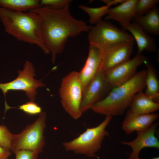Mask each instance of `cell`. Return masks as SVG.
Here are the masks:
<instances>
[{
  "mask_svg": "<svg viewBox=\"0 0 159 159\" xmlns=\"http://www.w3.org/2000/svg\"><path fill=\"white\" fill-rule=\"evenodd\" d=\"M69 4L60 10L42 6L30 10L38 14L42 18L43 39L51 54L53 63L57 55L63 51L69 37H75L83 32H88L91 27L85 22L72 16Z\"/></svg>",
  "mask_w": 159,
  "mask_h": 159,
  "instance_id": "1",
  "label": "cell"
},
{
  "mask_svg": "<svg viewBox=\"0 0 159 159\" xmlns=\"http://www.w3.org/2000/svg\"><path fill=\"white\" fill-rule=\"evenodd\" d=\"M0 20L5 32L17 40L35 45L45 54L50 53L42 34V19L35 12H17L0 6Z\"/></svg>",
  "mask_w": 159,
  "mask_h": 159,
  "instance_id": "2",
  "label": "cell"
},
{
  "mask_svg": "<svg viewBox=\"0 0 159 159\" xmlns=\"http://www.w3.org/2000/svg\"><path fill=\"white\" fill-rule=\"evenodd\" d=\"M147 69L136 74L122 85L112 88L103 99L92 107L95 112L107 116L122 114L130 107L135 95L145 88Z\"/></svg>",
  "mask_w": 159,
  "mask_h": 159,
  "instance_id": "3",
  "label": "cell"
},
{
  "mask_svg": "<svg viewBox=\"0 0 159 159\" xmlns=\"http://www.w3.org/2000/svg\"><path fill=\"white\" fill-rule=\"evenodd\" d=\"M112 117L106 116L105 120L98 126L87 128L72 140L63 142L65 150L89 157L95 156V153L101 148L105 137L109 135L106 128Z\"/></svg>",
  "mask_w": 159,
  "mask_h": 159,
  "instance_id": "4",
  "label": "cell"
},
{
  "mask_svg": "<svg viewBox=\"0 0 159 159\" xmlns=\"http://www.w3.org/2000/svg\"><path fill=\"white\" fill-rule=\"evenodd\" d=\"M46 117V113L42 112L34 122L28 125L20 133L14 134L11 152L14 153L25 150L42 152L45 144L44 132Z\"/></svg>",
  "mask_w": 159,
  "mask_h": 159,
  "instance_id": "5",
  "label": "cell"
},
{
  "mask_svg": "<svg viewBox=\"0 0 159 159\" xmlns=\"http://www.w3.org/2000/svg\"><path fill=\"white\" fill-rule=\"evenodd\" d=\"M59 93L65 111L73 118H80L82 114L81 105L83 90L78 72L72 71L63 78Z\"/></svg>",
  "mask_w": 159,
  "mask_h": 159,
  "instance_id": "6",
  "label": "cell"
},
{
  "mask_svg": "<svg viewBox=\"0 0 159 159\" xmlns=\"http://www.w3.org/2000/svg\"><path fill=\"white\" fill-rule=\"evenodd\" d=\"M89 43L97 45L102 49L124 41H134L131 35L105 20L101 19L88 31Z\"/></svg>",
  "mask_w": 159,
  "mask_h": 159,
  "instance_id": "7",
  "label": "cell"
},
{
  "mask_svg": "<svg viewBox=\"0 0 159 159\" xmlns=\"http://www.w3.org/2000/svg\"><path fill=\"white\" fill-rule=\"evenodd\" d=\"M19 75L12 81L6 83H0V89L4 96L5 109L9 106L6 101V94L10 90L22 91L25 93L30 101H34L37 94V89L40 87H44L42 80H36L34 77L36 75L35 68L32 63L28 61L25 63L22 70H18Z\"/></svg>",
  "mask_w": 159,
  "mask_h": 159,
  "instance_id": "8",
  "label": "cell"
},
{
  "mask_svg": "<svg viewBox=\"0 0 159 159\" xmlns=\"http://www.w3.org/2000/svg\"><path fill=\"white\" fill-rule=\"evenodd\" d=\"M148 60L141 54L132 59L103 72L104 77L112 88L126 82L136 74L138 67Z\"/></svg>",
  "mask_w": 159,
  "mask_h": 159,
  "instance_id": "9",
  "label": "cell"
},
{
  "mask_svg": "<svg viewBox=\"0 0 159 159\" xmlns=\"http://www.w3.org/2000/svg\"><path fill=\"white\" fill-rule=\"evenodd\" d=\"M112 88L105 79L103 72L99 70L83 92L81 110L83 113L96 102L105 97Z\"/></svg>",
  "mask_w": 159,
  "mask_h": 159,
  "instance_id": "10",
  "label": "cell"
},
{
  "mask_svg": "<svg viewBox=\"0 0 159 159\" xmlns=\"http://www.w3.org/2000/svg\"><path fill=\"white\" fill-rule=\"evenodd\" d=\"M134 41L122 42L103 49V56L99 70L104 72L130 59Z\"/></svg>",
  "mask_w": 159,
  "mask_h": 159,
  "instance_id": "11",
  "label": "cell"
},
{
  "mask_svg": "<svg viewBox=\"0 0 159 159\" xmlns=\"http://www.w3.org/2000/svg\"><path fill=\"white\" fill-rule=\"evenodd\" d=\"M103 56V49L99 46L89 43V52L85 64L78 72L83 92L99 71Z\"/></svg>",
  "mask_w": 159,
  "mask_h": 159,
  "instance_id": "12",
  "label": "cell"
},
{
  "mask_svg": "<svg viewBox=\"0 0 159 159\" xmlns=\"http://www.w3.org/2000/svg\"><path fill=\"white\" fill-rule=\"evenodd\" d=\"M158 125V122L153 123L147 129L137 132V136L132 141L121 142L122 144L128 145L132 149V152L129 159L138 158L140 151L144 148H154L159 149V142L155 135Z\"/></svg>",
  "mask_w": 159,
  "mask_h": 159,
  "instance_id": "13",
  "label": "cell"
},
{
  "mask_svg": "<svg viewBox=\"0 0 159 159\" xmlns=\"http://www.w3.org/2000/svg\"><path fill=\"white\" fill-rule=\"evenodd\" d=\"M159 116L158 114L155 113L138 114L133 112L130 109L122 122V129L127 135L130 134L135 131L145 130L152 125Z\"/></svg>",
  "mask_w": 159,
  "mask_h": 159,
  "instance_id": "14",
  "label": "cell"
},
{
  "mask_svg": "<svg viewBox=\"0 0 159 159\" xmlns=\"http://www.w3.org/2000/svg\"><path fill=\"white\" fill-rule=\"evenodd\" d=\"M123 28L129 31L138 47L137 54H140L144 50L154 52L156 51V45L154 39L145 32L136 23H132L121 24Z\"/></svg>",
  "mask_w": 159,
  "mask_h": 159,
  "instance_id": "15",
  "label": "cell"
},
{
  "mask_svg": "<svg viewBox=\"0 0 159 159\" xmlns=\"http://www.w3.org/2000/svg\"><path fill=\"white\" fill-rule=\"evenodd\" d=\"M137 0H125L118 6L110 8L105 20L118 21L120 25L130 22L135 17V6Z\"/></svg>",
  "mask_w": 159,
  "mask_h": 159,
  "instance_id": "16",
  "label": "cell"
},
{
  "mask_svg": "<svg viewBox=\"0 0 159 159\" xmlns=\"http://www.w3.org/2000/svg\"><path fill=\"white\" fill-rule=\"evenodd\" d=\"M129 107L130 110L134 113L147 114L158 110L159 104L141 91L135 95Z\"/></svg>",
  "mask_w": 159,
  "mask_h": 159,
  "instance_id": "17",
  "label": "cell"
},
{
  "mask_svg": "<svg viewBox=\"0 0 159 159\" xmlns=\"http://www.w3.org/2000/svg\"><path fill=\"white\" fill-rule=\"evenodd\" d=\"M133 21L148 34H159V10L156 6L145 15L134 18Z\"/></svg>",
  "mask_w": 159,
  "mask_h": 159,
  "instance_id": "18",
  "label": "cell"
},
{
  "mask_svg": "<svg viewBox=\"0 0 159 159\" xmlns=\"http://www.w3.org/2000/svg\"><path fill=\"white\" fill-rule=\"evenodd\" d=\"M144 64L147 67V70L145 93L154 101L159 103V82L155 70L148 60Z\"/></svg>",
  "mask_w": 159,
  "mask_h": 159,
  "instance_id": "19",
  "label": "cell"
},
{
  "mask_svg": "<svg viewBox=\"0 0 159 159\" xmlns=\"http://www.w3.org/2000/svg\"><path fill=\"white\" fill-rule=\"evenodd\" d=\"M0 6L14 11L25 12L42 6L39 0H0Z\"/></svg>",
  "mask_w": 159,
  "mask_h": 159,
  "instance_id": "20",
  "label": "cell"
},
{
  "mask_svg": "<svg viewBox=\"0 0 159 159\" xmlns=\"http://www.w3.org/2000/svg\"><path fill=\"white\" fill-rule=\"evenodd\" d=\"M78 6L88 14L90 23L94 24L101 20L104 15L107 14L110 7L106 5L98 7H90L83 5H80Z\"/></svg>",
  "mask_w": 159,
  "mask_h": 159,
  "instance_id": "21",
  "label": "cell"
},
{
  "mask_svg": "<svg viewBox=\"0 0 159 159\" xmlns=\"http://www.w3.org/2000/svg\"><path fill=\"white\" fill-rule=\"evenodd\" d=\"M159 2L158 0H137L135 6V18L145 15L157 6Z\"/></svg>",
  "mask_w": 159,
  "mask_h": 159,
  "instance_id": "22",
  "label": "cell"
},
{
  "mask_svg": "<svg viewBox=\"0 0 159 159\" xmlns=\"http://www.w3.org/2000/svg\"><path fill=\"white\" fill-rule=\"evenodd\" d=\"M14 134L12 133L5 125H0V146L11 151Z\"/></svg>",
  "mask_w": 159,
  "mask_h": 159,
  "instance_id": "23",
  "label": "cell"
},
{
  "mask_svg": "<svg viewBox=\"0 0 159 159\" xmlns=\"http://www.w3.org/2000/svg\"><path fill=\"white\" fill-rule=\"evenodd\" d=\"M70 0H41L42 6H45L54 10L63 9L68 4H70Z\"/></svg>",
  "mask_w": 159,
  "mask_h": 159,
  "instance_id": "24",
  "label": "cell"
},
{
  "mask_svg": "<svg viewBox=\"0 0 159 159\" xmlns=\"http://www.w3.org/2000/svg\"><path fill=\"white\" fill-rule=\"evenodd\" d=\"M15 108L19 109L30 115L39 114L42 112L41 107L34 101L27 102L19 106L18 107Z\"/></svg>",
  "mask_w": 159,
  "mask_h": 159,
  "instance_id": "25",
  "label": "cell"
},
{
  "mask_svg": "<svg viewBox=\"0 0 159 159\" xmlns=\"http://www.w3.org/2000/svg\"><path fill=\"white\" fill-rule=\"evenodd\" d=\"M14 153L15 159H37L39 153L33 150H23L17 151Z\"/></svg>",
  "mask_w": 159,
  "mask_h": 159,
  "instance_id": "26",
  "label": "cell"
},
{
  "mask_svg": "<svg viewBox=\"0 0 159 159\" xmlns=\"http://www.w3.org/2000/svg\"><path fill=\"white\" fill-rule=\"evenodd\" d=\"M11 152L0 146V159H8Z\"/></svg>",
  "mask_w": 159,
  "mask_h": 159,
  "instance_id": "27",
  "label": "cell"
},
{
  "mask_svg": "<svg viewBox=\"0 0 159 159\" xmlns=\"http://www.w3.org/2000/svg\"><path fill=\"white\" fill-rule=\"evenodd\" d=\"M125 0H102V1L105 3L106 5L110 6L113 5L118 4H121L125 1Z\"/></svg>",
  "mask_w": 159,
  "mask_h": 159,
  "instance_id": "28",
  "label": "cell"
},
{
  "mask_svg": "<svg viewBox=\"0 0 159 159\" xmlns=\"http://www.w3.org/2000/svg\"><path fill=\"white\" fill-rule=\"evenodd\" d=\"M152 159H159V157H156L152 158Z\"/></svg>",
  "mask_w": 159,
  "mask_h": 159,
  "instance_id": "29",
  "label": "cell"
},
{
  "mask_svg": "<svg viewBox=\"0 0 159 159\" xmlns=\"http://www.w3.org/2000/svg\"><path fill=\"white\" fill-rule=\"evenodd\" d=\"M136 159H139V158H137Z\"/></svg>",
  "mask_w": 159,
  "mask_h": 159,
  "instance_id": "30",
  "label": "cell"
}]
</instances>
